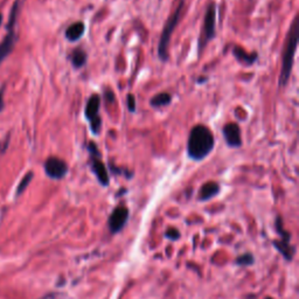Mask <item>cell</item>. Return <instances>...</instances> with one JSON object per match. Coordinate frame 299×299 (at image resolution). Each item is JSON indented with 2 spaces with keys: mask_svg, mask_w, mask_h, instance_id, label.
<instances>
[{
  "mask_svg": "<svg viewBox=\"0 0 299 299\" xmlns=\"http://www.w3.org/2000/svg\"><path fill=\"white\" fill-rule=\"evenodd\" d=\"M215 148L213 133L206 125H195L191 131L187 142V155L192 160L205 159Z\"/></svg>",
  "mask_w": 299,
  "mask_h": 299,
  "instance_id": "6da1fadb",
  "label": "cell"
},
{
  "mask_svg": "<svg viewBox=\"0 0 299 299\" xmlns=\"http://www.w3.org/2000/svg\"><path fill=\"white\" fill-rule=\"evenodd\" d=\"M298 37H299V23L298 18H296L291 28L289 31L288 41H286L285 50L283 54L282 70L279 74V86H285L288 85L290 76H291L292 67H294L296 50L298 46Z\"/></svg>",
  "mask_w": 299,
  "mask_h": 299,
  "instance_id": "7a4b0ae2",
  "label": "cell"
},
{
  "mask_svg": "<svg viewBox=\"0 0 299 299\" xmlns=\"http://www.w3.org/2000/svg\"><path fill=\"white\" fill-rule=\"evenodd\" d=\"M182 10H184V1H180L174 13L170 17V19L167 20L165 27H164L163 33H161V37L159 40V44H158V56L161 61H167L169 59V46L170 41H171L172 34L174 32L175 27L178 26L179 21H180Z\"/></svg>",
  "mask_w": 299,
  "mask_h": 299,
  "instance_id": "3957f363",
  "label": "cell"
},
{
  "mask_svg": "<svg viewBox=\"0 0 299 299\" xmlns=\"http://www.w3.org/2000/svg\"><path fill=\"white\" fill-rule=\"evenodd\" d=\"M215 29H216V4L212 2V4L208 5L205 13V19H203V38L200 40V50H201L209 41H212L215 38V35H216Z\"/></svg>",
  "mask_w": 299,
  "mask_h": 299,
  "instance_id": "277c9868",
  "label": "cell"
},
{
  "mask_svg": "<svg viewBox=\"0 0 299 299\" xmlns=\"http://www.w3.org/2000/svg\"><path fill=\"white\" fill-rule=\"evenodd\" d=\"M100 107H101V97L100 95L94 94L91 95L88 102L85 104V116L90 123L91 132L94 134H100L101 127H102V119L100 117Z\"/></svg>",
  "mask_w": 299,
  "mask_h": 299,
  "instance_id": "5b68a950",
  "label": "cell"
},
{
  "mask_svg": "<svg viewBox=\"0 0 299 299\" xmlns=\"http://www.w3.org/2000/svg\"><path fill=\"white\" fill-rule=\"evenodd\" d=\"M88 151L90 153V165L92 172L95 173L96 175L97 180L100 181V184L102 186L107 187L109 186V173H107V170L104 166V164L102 163L101 160V154L100 151H98L97 146L95 143H89L88 145Z\"/></svg>",
  "mask_w": 299,
  "mask_h": 299,
  "instance_id": "8992f818",
  "label": "cell"
},
{
  "mask_svg": "<svg viewBox=\"0 0 299 299\" xmlns=\"http://www.w3.org/2000/svg\"><path fill=\"white\" fill-rule=\"evenodd\" d=\"M276 228L277 232L279 233V235L282 236V240L275 241V247H276L278 251L284 256V258L288 259V261H291L292 257L295 255V249L291 247V244H290V238H291V236H290L288 232L284 230L282 226V219H280V217H277Z\"/></svg>",
  "mask_w": 299,
  "mask_h": 299,
  "instance_id": "52a82bcc",
  "label": "cell"
},
{
  "mask_svg": "<svg viewBox=\"0 0 299 299\" xmlns=\"http://www.w3.org/2000/svg\"><path fill=\"white\" fill-rule=\"evenodd\" d=\"M44 171L49 178L60 180V179L64 178L68 173V165L65 161L60 159V158L50 157L44 163Z\"/></svg>",
  "mask_w": 299,
  "mask_h": 299,
  "instance_id": "ba28073f",
  "label": "cell"
},
{
  "mask_svg": "<svg viewBox=\"0 0 299 299\" xmlns=\"http://www.w3.org/2000/svg\"><path fill=\"white\" fill-rule=\"evenodd\" d=\"M128 220V209L124 206H118L112 211L109 216V229L112 234H117L124 228L125 223Z\"/></svg>",
  "mask_w": 299,
  "mask_h": 299,
  "instance_id": "9c48e42d",
  "label": "cell"
},
{
  "mask_svg": "<svg viewBox=\"0 0 299 299\" xmlns=\"http://www.w3.org/2000/svg\"><path fill=\"white\" fill-rule=\"evenodd\" d=\"M223 138L229 148H240L242 145L241 128L236 123H228L222 128Z\"/></svg>",
  "mask_w": 299,
  "mask_h": 299,
  "instance_id": "30bf717a",
  "label": "cell"
},
{
  "mask_svg": "<svg viewBox=\"0 0 299 299\" xmlns=\"http://www.w3.org/2000/svg\"><path fill=\"white\" fill-rule=\"evenodd\" d=\"M220 193V185L217 182L209 181L201 187L199 192V200L200 201H208V200L213 199Z\"/></svg>",
  "mask_w": 299,
  "mask_h": 299,
  "instance_id": "8fae6325",
  "label": "cell"
},
{
  "mask_svg": "<svg viewBox=\"0 0 299 299\" xmlns=\"http://www.w3.org/2000/svg\"><path fill=\"white\" fill-rule=\"evenodd\" d=\"M85 26L82 21H77L74 22L73 25H70L65 31V39L70 43H76L79 41L81 38L85 35Z\"/></svg>",
  "mask_w": 299,
  "mask_h": 299,
  "instance_id": "7c38bea8",
  "label": "cell"
},
{
  "mask_svg": "<svg viewBox=\"0 0 299 299\" xmlns=\"http://www.w3.org/2000/svg\"><path fill=\"white\" fill-rule=\"evenodd\" d=\"M233 55L235 56L236 60L237 61L242 62V64H255V62L257 61V59H258V54L253 52V53H247L246 50L242 49L241 47L238 46H235L234 48H233Z\"/></svg>",
  "mask_w": 299,
  "mask_h": 299,
  "instance_id": "4fadbf2b",
  "label": "cell"
},
{
  "mask_svg": "<svg viewBox=\"0 0 299 299\" xmlns=\"http://www.w3.org/2000/svg\"><path fill=\"white\" fill-rule=\"evenodd\" d=\"M13 47H14V33L10 32L7 34V37H6L4 40H2V43H0V64H1L2 60L12 52Z\"/></svg>",
  "mask_w": 299,
  "mask_h": 299,
  "instance_id": "5bb4252c",
  "label": "cell"
},
{
  "mask_svg": "<svg viewBox=\"0 0 299 299\" xmlns=\"http://www.w3.org/2000/svg\"><path fill=\"white\" fill-rule=\"evenodd\" d=\"M86 59H88V55H86L85 50H83L82 48L75 49L70 56L71 64H73L75 69H81L83 65H85Z\"/></svg>",
  "mask_w": 299,
  "mask_h": 299,
  "instance_id": "9a60e30c",
  "label": "cell"
},
{
  "mask_svg": "<svg viewBox=\"0 0 299 299\" xmlns=\"http://www.w3.org/2000/svg\"><path fill=\"white\" fill-rule=\"evenodd\" d=\"M171 102H172L171 95L167 94V92H160V94L155 95V96L151 98L150 104H151V107H163L169 106Z\"/></svg>",
  "mask_w": 299,
  "mask_h": 299,
  "instance_id": "2e32d148",
  "label": "cell"
},
{
  "mask_svg": "<svg viewBox=\"0 0 299 299\" xmlns=\"http://www.w3.org/2000/svg\"><path fill=\"white\" fill-rule=\"evenodd\" d=\"M32 178H33V173L32 172H28L25 176H23V179L21 180V182H20L19 186H18L17 195H20V194H21L23 191L26 190L27 186H28V185H29V182H31Z\"/></svg>",
  "mask_w": 299,
  "mask_h": 299,
  "instance_id": "e0dca14e",
  "label": "cell"
},
{
  "mask_svg": "<svg viewBox=\"0 0 299 299\" xmlns=\"http://www.w3.org/2000/svg\"><path fill=\"white\" fill-rule=\"evenodd\" d=\"M236 263L241 267H248V265H251L254 263V256L251 254H244V255L240 256L236 259Z\"/></svg>",
  "mask_w": 299,
  "mask_h": 299,
  "instance_id": "ac0fdd59",
  "label": "cell"
},
{
  "mask_svg": "<svg viewBox=\"0 0 299 299\" xmlns=\"http://www.w3.org/2000/svg\"><path fill=\"white\" fill-rule=\"evenodd\" d=\"M166 237H169L170 240L172 241H176L179 237H180V233H179V230L175 228H169L166 232Z\"/></svg>",
  "mask_w": 299,
  "mask_h": 299,
  "instance_id": "d6986e66",
  "label": "cell"
},
{
  "mask_svg": "<svg viewBox=\"0 0 299 299\" xmlns=\"http://www.w3.org/2000/svg\"><path fill=\"white\" fill-rule=\"evenodd\" d=\"M128 111H131V112L136 111V98H134L132 94L128 95Z\"/></svg>",
  "mask_w": 299,
  "mask_h": 299,
  "instance_id": "ffe728a7",
  "label": "cell"
},
{
  "mask_svg": "<svg viewBox=\"0 0 299 299\" xmlns=\"http://www.w3.org/2000/svg\"><path fill=\"white\" fill-rule=\"evenodd\" d=\"M115 95H113V92L112 91H110V90H107L106 91V98H107V101H109V102H113V100H115Z\"/></svg>",
  "mask_w": 299,
  "mask_h": 299,
  "instance_id": "44dd1931",
  "label": "cell"
},
{
  "mask_svg": "<svg viewBox=\"0 0 299 299\" xmlns=\"http://www.w3.org/2000/svg\"><path fill=\"white\" fill-rule=\"evenodd\" d=\"M41 299H59V295H55V294L48 295V296H46V297H43Z\"/></svg>",
  "mask_w": 299,
  "mask_h": 299,
  "instance_id": "7402d4cb",
  "label": "cell"
},
{
  "mask_svg": "<svg viewBox=\"0 0 299 299\" xmlns=\"http://www.w3.org/2000/svg\"><path fill=\"white\" fill-rule=\"evenodd\" d=\"M2 92L4 91H0V110L2 109V107H4V100H2Z\"/></svg>",
  "mask_w": 299,
  "mask_h": 299,
  "instance_id": "603a6c76",
  "label": "cell"
},
{
  "mask_svg": "<svg viewBox=\"0 0 299 299\" xmlns=\"http://www.w3.org/2000/svg\"><path fill=\"white\" fill-rule=\"evenodd\" d=\"M1 20H2V17H1V14H0V23H1Z\"/></svg>",
  "mask_w": 299,
  "mask_h": 299,
  "instance_id": "cb8c5ba5",
  "label": "cell"
},
{
  "mask_svg": "<svg viewBox=\"0 0 299 299\" xmlns=\"http://www.w3.org/2000/svg\"><path fill=\"white\" fill-rule=\"evenodd\" d=\"M267 299H273V298H270V297H268V298H267Z\"/></svg>",
  "mask_w": 299,
  "mask_h": 299,
  "instance_id": "d4e9b609",
  "label": "cell"
}]
</instances>
